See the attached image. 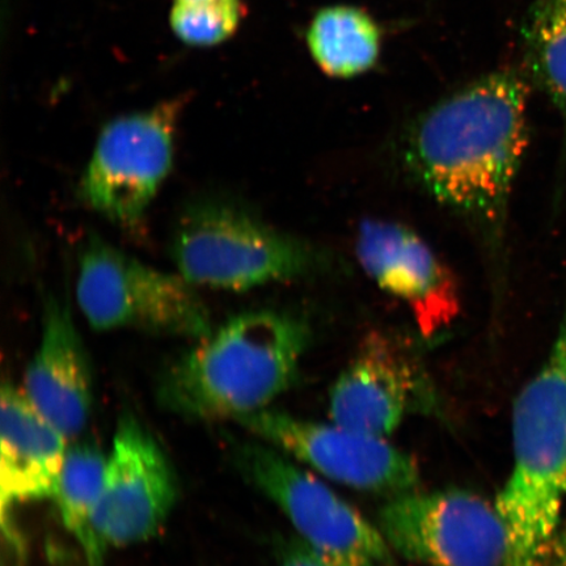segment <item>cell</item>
Here are the masks:
<instances>
[{"label": "cell", "mask_w": 566, "mask_h": 566, "mask_svg": "<svg viewBox=\"0 0 566 566\" xmlns=\"http://www.w3.org/2000/svg\"><path fill=\"white\" fill-rule=\"evenodd\" d=\"M526 77L501 70L444 97L408 127L401 163L416 186L495 252L528 145Z\"/></svg>", "instance_id": "obj_1"}, {"label": "cell", "mask_w": 566, "mask_h": 566, "mask_svg": "<svg viewBox=\"0 0 566 566\" xmlns=\"http://www.w3.org/2000/svg\"><path fill=\"white\" fill-rule=\"evenodd\" d=\"M310 339L308 323L285 311L233 316L163 371L159 405L198 421L260 412L294 385Z\"/></svg>", "instance_id": "obj_2"}, {"label": "cell", "mask_w": 566, "mask_h": 566, "mask_svg": "<svg viewBox=\"0 0 566 566\" xmlns=\"http://www.w3.org/2000/svg\"><path fill=\"white\" fill-rule=\"evenodd\" d=\"M566 500V307L546 363L513 410V469L494 504L506 566H546Z\"/></svg>", "instance_id": "obj_3"}, {"label": "cell", "mask_w": 566, "mask_h": 566, "mask_svg": "<svg viewBox=\"0 0 566 566\" xmlns=\"http://www.w3.org/2000/svg\"><path fill=\"white\" fill-rule=\"evenodd\" d=\"M171 258L193 286L231 292L303 279L323 263L308 243L221 201L196 202L182 211Z\"/></svg>", "instance_id": "obj_4"}, {"label": "cell", "mask_w": 566, "mask_h": 566, "mask_svg": "<svg viewBox=\"0 0 566 566\" xmlns=\"http://www.w3.org/2000/svg\"><path fill=\"white\" fill-rule=\"evenodd\" d=\"M76 301L96 331L192 339L212 332L209 311L192 283L142 263L96 233H90L80 251Z\"/></svg>", "instance_id": "obj_5"}, {"label": "cell", "mask_w": 566, "mask_h": 566, "mask_svg": "<svg viewBox=\"0 0 566 566\" xmlns=\"http://www.w3.org/2000/svg\"><path fill=\"white\" fill-rule=\"evenodd\" d=\"M184 105L176 97L106 124L84 169L81 200L119 228L136 230L171 171Z\"/></svg>", "instance_id": "obj_6"}, {"label": "cell", "mask_w": 566, "mask_h": 566, "mask_svg": "<svg viewBox=\"0 0 566 566\" xmlns=\"http://www.w3.org/2000/svg\"><path fill=\"white\" fill-rule=\"evenodd\" d=\"M233 451L239 470L280 507L310 547L358 566H394L392 549L379 527L294 459L263 441L239 443Z\"/></svg>", "instance_id": "obj_7"}, {"label": "cell", "mask_w": 566, "mask_h": 566, "mask_svg": "<svg viewBox=\"0 0 566 566\" xmlns=\"http://www.w3.org/2000/svg\"><path fill=\"white\" fill-rule=\"evenodd\" d=\"M379 530L396 554L423 566H506L507 535L495 507L463 490L407 492L380 509Z\"/></svg>", "instance_id": "obj_8"}, {"label": "cell", "mask_w": 566, "mask_h": 566, "mask_svg": "<svg viewBox=\"0 0 566 566\" xmlns=\"http://www.w3.org/2000/svg\"><path fill=\"white\" fill-rule=\"evenodd\" d=\"M235 421L259 441L353 490L396 495L419 486L416 460L387 442V438L268 408Z\"/></svg>", "instance_id": "obj_9"}, {"label": "cell", "mask_w": 566, "mask_h": 566, "mask_svg": "<svg viewBox=\"0 0 566 566\" xmlns=\"http://www.w3.org/2000/svg\"><path fill=\"white\" fill-rule=\"evenodd\" d=\"M179 485L159 443L136 416L119 417L95 516L106 547L150 541L172 513Z\"/></svg>", "instance_id": "obj_10"}, {"label": "cell", "mask_w": 566, "mask_h": 566, "mask_svg": "<svg viewBox=\"0 0 566 566\" xmlns=\"http://www.w3.org/2000/svg\"><path fill=\"white\" fill-rule=\"evenodd\" d=\"M356 252L365 273L406 304L424 335L448 327L462 311L454 273L408 226L366 219L358 228Z\"/></svg>", "instance_id": "obj_11"}, {"label": "cell", "mask_w": 566, "mask_h": 566, "mask_svg": "<svg viewBox=\"0 0 566 566\" xmlns=\"http://www.w3.org/2000/svg\"><path fill=\"white\" fill-rule=\"evenodd\" d=\"M419 377L412 358L388 336H367L329 392L332 422L387 438L412 407Z\"/></svg>", "instance_id": "obj_12"}, {"label": "cell", "mask_w": 566, "mask_h": 566, "mask_svg": "<svg viewBox=\"0 0 566 566\" xmlns=\"http://www.w3.org/2000/svg\"><path fill=\"white\" fill-rule=\"evenodd\" d=\"M24 394L67 440L87 427L94 405L88 354L69 303L54 295L44 303L41 343L25 373Z\"/></svg>", "instance_id": "obj_13"}, {"label": "cell", "mask_w": 566, "mask_h": 566, "mask_svg": "<svg viewBox=\"0 0 566 566\" xmlns=\"http://www.w3.org/2000/svg\"><path fill=\"white\" fill-rule=\"evenodd\" d=\"M0 438L2 514L21 502L53 499L69 440L11 384L2 388Z\"/></svg>", "instance_id": "obj_14"}, {"label": "cell", "mask_w": 566, "mask_h": 566, "mask_svg": "<svg viewBox=\"0 0 566 566\" xmlns=\"http://www.w3.org/2000/svg\"><path fill=\"white\" fill-rule=\"evenodd\" d=\"M105 469L106 457L95 442L70 446L53 497L63 525L80 544L88 566H105L108 551L95 526Z\"/></svg>", "instance_id": "obj_15"}, {"label": "cell", "mask_w": 566, "mask_h": 566, "mask_svg": "<svg viewBox=\"0 0 566 566\" xmlns=\"http://www.w3.org/2000/svg\"><path fill=\"white\" fill-rule=\"evenodd\" d=\"M306 39L308 51L323 73L343 80L369 71L380 52L377 23L363 10L349 6L318 11Z\"/></svg>", "instance_id": "obj_16"}, {"label": "cell", "mask_w": 566, "mask_h": 566, "mask_svg": "<svg viewBox=\"0 0 566 566\" xmlns=\"http://www.w3.org/2000/svg\"><path fill=\"white\" fill-rule=\"evenodd\" d=\"M522 35L531 76L566 119V0H535Z\"/></svg>", "instance_id": "obj_17"}, {"label": "cell", "mask_w": 566, "mask_h": 566, "mask_svg": "<svg viewBox=\"0 0 566 566\" xmlns=\"http://www.w3.org/2000/svg\"><path fill=\"white\" fill-rule=\"evenodd\" d=\"M242 17V0L175 3L169 24L184 44L205 48L229 40L237 32Z\"/></svg>", "instance_id": "obj_18"}, {"label": "cell", "mask_w": 566, "mask_h": 566, "mask_svg": "<svg viewBox=\"0 0 566 566\" xmlns=\"http://www.w3.org/2000/svg\"><path fill=\"white\" fill-rule=\"evenodd\" d=\"M279 566H358L337 558L325 556L310 547L306 542L295 539L282 549Z\"/></svg>", "instance_id": "obj_19"}, {"label": "cell", "mask_w": 566, "mask_h": 566, "mask_svg": "<svg viewBox=\"0 0 566 566\" xmlns=\"http://www.w3.org/2000/svg\"><path fill=\"white\" fill-rule=\"evenodd\" d=\"M546 566H566V526L557 530L549 546Z\"/></svg>", "instance_id": "obj_20"}, {"label": "cell", "mask_w": 566, "mask_h": 566, "mask_svg": "<svg viewBox=\"0 0 566 566\" xmlns=\"http://www.w3.org/2000/svg\"><path fill=\"white\" fill-rule=\"evenodd\" d=\"M4 541L9 542L7 546L10 548V565L6 562L3 566H20L21 565V541L18 533L4 534Z\"/></svg>", "instance_id": "obj_21"}, {"label": "cell", "mask_w": 566, "mask_h": 566, "mask_svg": "<svg viewBox=\"0 0 566 566\" xmlns=\"http://www.w3.org/2000/svg\"><path fill=\"white\" fill-rule=\"evenodd\" d=\"M200 2H211V0H175V3H200Z\"/></svg>", "instance_id": "obj_22"}]
</instances>
